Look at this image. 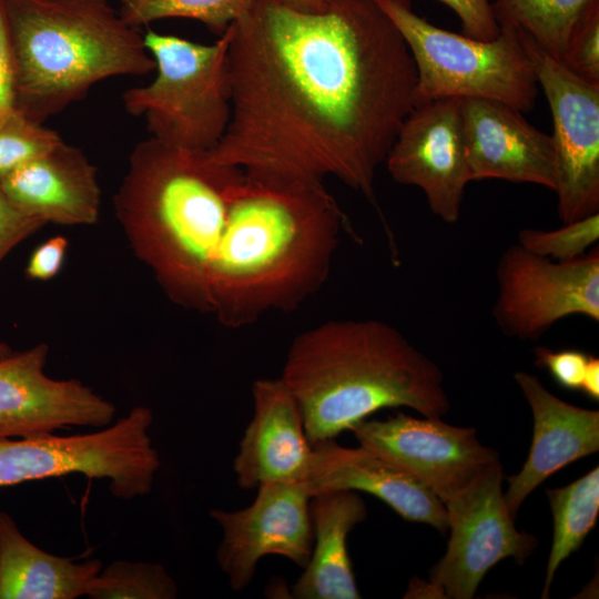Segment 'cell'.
I'll list each match as a JSON object with an SVG mask.
<instances>
[{
  "label": "cell",
  "instance_id": "31",
  "mask_svg": "<svg viewBox=\"0 0 599 599\" xmlns=\"http://www.w3.org/2000/svg\"><path fill=\"white\" fill-rule=\"evenodd\" d=\"M459 18L464 34L491 40L500 31L489 0H439Z\"/></svg>",
  "mask_w": 599,
  "mask_h": 599
},
{
  "label": "cell",
  "instance_id": "13",
  "mask_svg": "<svg viewBox=\"0 0 599 599\" xmlns=\"http://www.w3.org/2000/svg\"><path fill=\"white\" fill-rule=\"evenodd\" d=\"M254 501L240 510L212 509L223 531L216 561L235 591L252 581L258 561L268 555L305 568L313 548L312 493L306 480L257 486Z\"/></svg>",
  "mask_w": 599,
  "mask_h": 599
},
{
  "label": "cell",
  "instance_id": "27",
  "mask_svg": "<svg viewBox=\"0 0 599 599\" xmlns=\"http://www.w3.org/2000/svg\"><path fill=\"white\" fill-rule=\"evenodd\" d=\"M61 141L57 132L31 120L18 108L0 115V181Z\"/></svg>",
  "mask_w": 599,
  "mask_h": 599
},
{
  "label": "cell",
  "instance_id": "36",
  "mask_svg": "<svg viewBox=\"0 0 599 599\" xmlns=\"http://www.w3.org/2000/svg\"><path fill=\"white\" fill-rule=\"evenodd\" d=\"M284 1L302 9L316 10V9H321L328 6L334 0H284Z\"/></svg>",
  "mask_w": 599,
  "mask_h": 599
},
{
  "label": "cell",
  "instance_id": "35",
  "mask_svg": "<svg viewBox=\"0 0 599 599\" xmlns=\"http://www.w3.org/2000/svg\"><path fill=\"white\" fill-rule=\"evenodd\" d=\"M580 392L592 400H599V359L588 355Z\"/></svg>",
  "mask_w": 599,
  "mask_h": 599
},
{
  "label": "cell",
  "instance_id": "23",
  "mask_svg": "<svg viewBox=\"0 0 599 599\" xmlns=\"http://www.w3.org/2000/svg\"><path fill=\"white\" fill-rule=\"evenodd\" d=\"M498 24H509L562 61L569 41L599 0H489Z\"/></svg>",
  "mask_w": 599,
  "mask_h": 599
},
{
  "label": "cell",
  "instance_id": "1",
  "mask_svg": "<svg viewBox=\"0 0 599 599\" xmlns=\"http://www.w3.org/2000/svg\"><path fill=\"white\" fill-rule=\"evenodd\" d=\"M230 28L232 112L213 158L257 175L334 176L375 204L417 78L390 19L374 0H258Z\"/></svg>",
  "mask_w": 599,
  "mask_h": 599
},
{
  "label": "cell",
  "instance_id": "4",
  "mask_svg": "<svg viewBox=\"0 0 599 599\" xmlns=\"http://www.w3.org/2000/svg\"><path fill=\"white\" fill-rule=\"evenodd\" d=\"M281 378L301 407L312 446L384 408L408 407L425 417L450 408L437 364L378 319L329 321L298 334Z\"/></svg>",
  "mask_w": 599,
  "mask_h": 599
},
{
  "label": "cell",
  "instance_id": "32",
  "mask_svg": "<svg viewBox=\"0 0 599 599\" xmlns=\"http://www.w3.org/2000/svg\"><path fill=\"white\" fill-rule=\"evenodd\" d=\"M44 224L21 213L0 187V263L21 241Z\"/></svg>",
  "mask_w": 599,
  "mask_h": 599
},
{
  "label": "cell",
  "instance_id": "26",
  "mask_svg": "<svg viewBox=\"0 0 599 599\" xmlns=\"http://www.w3.org/2000/svg\"><path fill=\"white\" fill-rule=\"evenodd\" d=\"M91 599H174L177 586L160 564L116 560L93 578Z\"/></svg>",
  "mask_w": 599,
  "mask_h": 599
},
{
  "label": "cell",
  "instance_id": "6",
  "mask_svg": "<svg viewBox=\"0 0 599 599\" xmlns=\"http://www.w3.org/2000/svg\"><path fill=\"white\" fill-rule=\"evenodd\" d=\"M402 34L416 68L414 105L439 99H485L529 112L537 79L516 28L479 40L438 28L410 0H374Z\"/></svg>",
  "mask_w": 599,
  "mask_h": 599
},
{
  "label": "cell",
  "instance_id": "12",
  "mask_svg": "<svg viewBox=\"0 0 599 599\" xmlns=\"http://www.w3.org/2000/svg\"><path fill=\"white\" fill-rule=\"evenodd\" d=\"M351 432L359 445L382 456L446 504L466 489L498 453L484 446L473 427L402 412L384 420L365 419Z\"/></svg>",
  "mask_w": 599,
  "mask_h": 599
},
{
  "label": "cell",
  "instance_id": "11",
  "mask_svg": "<svg viewBox=\"0 0 599 599\" xmlns=\"http://www.w3.org/2000/svg\"><path fill=\"white\" fill-rule=\"evenodd\" d=\"M518 33L552 116L558 216L569 223L598 213L599 84L576 75L530 37Z\"/></svg>",
  "mask_w": 599,
  "mask_h": 599
},
{
  "label": "cell",
  "instance_id": "9",
  "mask_svg": "<svg viewBox=\"0 0 599 599\" xmlns=\"http://www.w3.org/2000/svg\"><path fill=\"white\" fill-rule=\"evenodd\" d=\"M502 477L498 459L444 504L450 537L446 554L430 571L427 593L471 599L496 564L506 558L524 564L535 551L537 538L515 526L505 501Z\"/></svg>",
  "mask_w": 599,
  "mask_h": 599
},
{
  "label": "cell",
  "instance_id": "29",
  "mask_svg": "<svg viewBox=\"0 0 599 599\" xmlns=\"http://www.w3.org/2000/svg\"><path fill=\"white\" fill-rule=\"evenodd\" d=\"M561 63L583 80L599 84V6L575 30Z\"/></svg>",
  "mask_w": 599,
  "mask_h": 599
},
{
  "label": "cell",
  "instance_id": "17",
  "mask_svg": "<svg viewBox=\"0 0 599 599\" xmlns=\"http://www.w3.org/2000/svg\"><path fill=\"white\" fill-rule=\"evenodd\" d=\"M253 416L233 463L242 489L270 481L307 479L313 457L301 407L280 378L257 379L252 386Z\"/></svg>",
  "mask_w": 599,
  "mask_h": 599
},
{
  "label": "cell",
  "instance_id": "38",
  "mask_svg": "<svg viewBox=\"0 0 599 599\" xmlns=\"http://www.w3.org/2000/svg\"><path fill=\"white\" fill-rule=\"evenodd\" d=\"M100 1H108V0H100Z\"/></svg>",
  "mask_w": 599,
  "mask_h": 599
},
{
  "label": "cell",
  "instance_id": "5",
  "mask_svg": "<svg viewBox=\"0 0 599 599\" xmlns=\"http://www.w3.org/2000/svg\"><path fill=\"white\" fill-rule=\"evenodd\" d=\"M3 7L17 108L38 123L104 79L155 70L143 35L108 1L3 0Z\"/></svg>",
  "mask_w": 599,
  "mask_h": 599
},
{
  "label": "cell",
  "instance_id": "2",
  "mask_svg": "<svg viewBox=\"0 0 599 599\" xmlns=\"http://www.w3.org/2000/svg\"><path fill=\"white\" fill-rule=\"evenodd\" d=\"M346 224L323 181L243 170L210 280V313L226 327L291 312L326 281Z\"/></svg>",
  "mask_w": 599,
  "mask_h": 599
},
{
  "label": "cell",
  "instance_id": "8",
  "mask_svg": "<svg viewBox=\"0 0 599 599\" xmlns=\"http://www.w3.org/2000/svg\"><path fill=\"white\" fill-rule=\"evenodd\" d=\"M152 422V412L138 406L114 424L89 434L0 439V487L81 474L106 479L116 498L145 496L160 468L149 434Z\"/></svg>",
  "mask_w": 599,
  "mask_h": 599
},
{
  "label": "cell",
  "instance_id": "10",
  "mask_svg": "<svg viewBox=\"0 0 599 599\" xmlns=\"http://www.w3.org/2000/svg\"><path fill=\"white\" fill-rule=\"evenodd\" d=\"M496 277L493 315L506 336L537 339L571 315L599 321L598 247L571 261H554L516 243L500 256Z\"/></svg>",
  "mask_w": 599,
  "mask_h": 599
},
{
  "label": "cell",
  "instance_id": "28",
  "mask_svg": "<svg viewBox=\"0 0 599 599\" xmlns=\"http://www.w3.org/2000/svg\"><path fill=\"white\" fill-rule=\"evenodd\" d=\"M598 240L599 212L551 231L524 229L518 234L517 243L534 254L554 261H571L583 255Z\"/></svg>",
  "mask_w": 599,
  "mask_h": 599
},
{
  "label": "cell",
  "instance_id": "24",
  "mask_svg": "<svg viewBox=\"0 0 599 599\" xmlns=\"http://www.w3.org/2000/svg\"><path fill=\"white\" fill-rule=\"evenodd\" d=\"M554 517V537L541 598H548L555 573L595 528L599 514V468L568 486L546 490Z\"/></svg>",
  "mask_w": 599,
  "mask_h": 599
},
{
  "label": "cell",
  "instance_id": "22",
  "mask_svg": "<svg viewBox=\"0 0 599 599\" xmlns=\"http://www.w3.org/2000/svg\"><path fill=\"white\" fill-rule=\"evenodd\" d=\"M101 569L99 559L75 562L38 548L0 510V599H75Z\"/></svg>",
  "mask_w": 599,
  "mask_h": 599
},
{
  "label": "cell",
  "instance_id": "15",
  "mask_svg": "<svg viewBox=\"0 0 599 599\" xmlns=\"http://www.w3.org/2000/svg\"><path fill=\"white\" fill-rule=\"evenodd\" d=\"M48 354L42 343L0 358V439L112 424L116 408L111 402L78 379L45 375Z\"/></svg>",
  "mask_w": 599,
  "mask_h": 599
},
{
  "label": "cell",
  "instance_id": "14",
  "mask_svg": "<svg viewBox=\"0 0 599 599\" xmlns=\"http://www.w3.org/2000/svg\"><path fill=\"white\" fill-rule=\"evenodd\" d=\"M399 184L420 189L432 212L445 223L459 220L466 185L471 182L461 99L415 104L385 160Z\"/></svg>",
  "mask_w": 599,
  "mask_h": 599
},
{
  "label": "cell",
  "instance_id": "30",
  "mask_svg": "<svg viewBox=\"0 0 599 599\" xmlns=\"http://www.w3.org/2000/svg\"><path fill=\"white\" fill-rule=\"evenodd\" d=\"M536 365L546 368L561 387L580 390L588 355L577 349L552 351L538 347L535 351Z\"/></svg>",
  "mask_w": 599,
  "mask_h": 599
},
{
  "label": "cell",
  "instance_id": "7",
  "mask_svg": "<svg viewBox=\"0 0 599 599\" xmlns=\"http://www.w3.org/2000/svg\"><path fill=\"white\" fill-rule=\"evenodd\" d=\"M144 44L156 75L122 94L128 113L146 120L151 136L171 145L213 150L231 120V28L211 44L149 31Z\"/></svg>",
  "mask_w": 599,
  "mask_h": 599
},
{
  "label": "cell",
  "instance_id": "20",
  "mask_svg": "<svg viewBox=\"0 0 599 599\" xmlns=\"http://www.w3.org/2000/svg\"><path fill=\"white\" fill-rule=\"evenodd\" d=\"M0 187L21 213L43 224L91 225L99 219L97 169L63 141L7 175Z\"/></svg>",
  "mask_w": 599,
  "mask_h": 599
},
{
  "label": "cell",
  "instance_id": "3",
  "mask_svg": "<svg viewBox=\"0 0 599 599\" xmlns=\"http://www.w3.org/2000/svg\"><path fill=\"white\" fill-rule=\"evenodd\" d=\"M243 169L154 138L133 149L114 196L134 254L175 304L210 313V280Z\"/></svg>",
  "mask_w": 599,
  "mask_h": 599
},
{
  "label": "cell",
  "instance_id": "21",
  "mask_svg": "<svg viewBox=\"0 0 599 599\" xmlns=\"http://www.w3.org/2000/svg\"><path fill=\"white\" fill-rule=\"evenodd\" d=\"M313 548L309 560L293 586L298 599H358L347 549L352 529L367 517L363 498L354 490L319 493L311 499Z\"/></svg>",
  "mask_w": 599,
  "mask_h": 599
},
{
  "label": "cell",
  "instance_id": "37",
  "mask_svg": "<svg viewBox=\"0 0 599 599\" xmlns=\"http://www.w3.org/2000/svg\"><path fill=\"white\" fill-rule=\"evenodd\" d=\"M12 353L11 348L6 344L0 342V358H3Z\"/></svg>",
  "mask_w": 599,
  "mask_h": 599
},
{
  "label": "cell",
  "instance_id": "16",
  "mask_svg": "<svg viewBox=\"0 0 599 599\" xmlns=\"http://www.w3.org/2000/svg\"><path fill=\"white\" fill-rule=\"evenodd\" d=\"M470 180L499 179L556 191L557 162L551 135L519 110L485 99L461 100Z\"/></svg>",
  "mask_w": 599,
  "mask_h": 599
},
{
  "label": "cell",
  "instance_id": "19",
  "mask_svg": "<svg viewBox=\"0 0 599 599\" xmlns=\"http://www.w3.org/2000/svg\"><path fill=\"white\" fill-rule=\"evenodd\" d=\"M312 496L333 490L364 491L377 497L403 519L448 531L441 500L422 483L382 456L359 445L343 447L335 439L313 446L306 479Z\"/></svg>",
  "mask_w": 599,
  "mask_h": 599
},
{
  "label": "cell",
  "instance_id": "25",
  "mask_svg": "<svg viewBox=\"0 0 599 599\" xmlns=\"http://www.w3.org/2000/svg\"><path fill=\"white\" fill-rule=\"evenodd\" d=\"M120 17L139 28L167 18H186L205 24L222 35L258 0H119Z\"/></svg>",
  "mask_w": 599,
  "mask_h": 599
},
{
  "label": "cell",
  "instance_id": "33",
  "mask_svg": "<svg viewBox=\"0 0 599 599\" xmlns=\"http://www.w3.org/2000/svg\"><path fill=\"white\" fill-rule=\"evenodd\" d=\"M14 108H17L16 69L3 0H0V115Z\"/></svg>",
  "mask_w": 599,
  "mask_h": 599
},
{
  "label": "cell",
  "instance_id": "34",
  "mask_svg": "<svg viewBox=\"0 0 599 599\" xmlns=\"http://www.w3.org/2000/svg\"><path fill=\"white\" fill-rule=\"evenodd\" d=\"M68 248V240L55 235L40 244L31 254L26 274L35 281H48L54 277L63 263Z\"/></svg>",
  "mask_w": 599,
  "mask_h": 599
},
{
  "label": "cell",
  "instance_id": "18",
  "mask_svg": "<svg viewBox=\"0 0 599 599\" xmlns=\"http://www.w3.org/2000/svg\"><path fill=\"white\" fill-rule=\"evenodd\" d=\"M514 379L529 404L532 440L520 471L507 478L504 493L516 518L526 498L548 477L567 465L599 450V412L564 402L535 375L516 372Z\"/></svg>",
  "mask_w": 599,
  "mask_h": 599
}]
</instances>
